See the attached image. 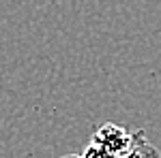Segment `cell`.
I'll return each instance as SVG.
<instances>
[{"label": "cell", "mask_w": 161, "mask_h": 158, "mask_svg": "<svg viewBox=\"0 0 161 158\" xmlns=\"http://www.w3.org/2000/svg\"><path fill=\"white\" fill-rule=\"evenodd\" d=\"M131 141H133V137L127 135L125 128L114 126V124H105V126H101L95 133L90 147H95L105 158H120L129 150Z\"/></svg>", "instance_id": "1"}, {"label": "cell", "mask_w": 161, "mask_h": 158, "mask_svg": "<svg viewBox=\"0 0 161 158\" xmlns=\"http://www.w3.org/2000/svg\"><path fill=\"white\" fill-rule=\"evenodd\" d=\"M120 158H161V154H159L157 147H153L148 141L144 139V133H136L129 150H127Z\"/></svg>", "instance_id": "2"}]
</instances>
